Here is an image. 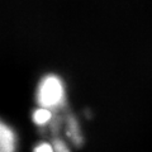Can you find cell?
<instances>
[{"label":"cell","mask_w":152,"mask_h":152,"mask_svg":"<svg viewBox=\"0 0 152 152\" xmlns=\"http://www.w3.org/2000/svg\"><path fill=\"white\" fill-rule=\"evenodd\" d=\"M32 119L34 122V124L41 128H45L53 121V112L50 110V109L38 107L37 109H34V112L32 114Z\"/></svg>","instance_id":"cell-4"},{"label":"cell","mask_w":152,"mask_h":152,"mask_svg":"<svg viewBox=\"0 0 152 152\" xmlns=\"http://www.w3.org/2000/svg\"><path fill=\"white\" fill-rule=\"evenodd\" d=\"M18 137L13 128L0 119V152H17Z\"/></svg>","instance_id":"cell-2"},{"label":"cell","mask_w":152,"mask_h":152,"mask_svg":"<svg viewBox=\"0 0 152 152\" xmlns=\"http://www.w3.org/2000/svg\"><path fill=\"white\" fill-rule=\"evenodd\" d=\"M66 134L71 140V142L76 146H79L83 142L79 123L72 115H67V118H66Z\"/></svg>","instance_id":"cell-3"},{"label":"cell","mask_w":152,"mask_h":152,"mask_svg":"<svg viewBox=\"0 0 152 152\" xmlns=\"http://www.w3.org/2000/svg\"><path fill=\"white\" fill-rule=\"evenodd\" d=\"M36 100L38 107L57 112L66 104L65 84L57 75L48 74L41 79L37 86Z\"/></svg>","instance_id":"cell-1"},{"label":"cell","mask_w":152,"mask_h":152,"mask_svg":"<svg viewBox=\"0 0 152 152\" xmlns=\"http://www.w3.org/2000/svg\"><path fill=\"white\" fill-rule=\"evenodd\" d=\"M33 152H55V150L50 142H39L38 145L34 146Z\"/></svg>","instance_id":"cell-6"},{"label":"cell","mask_w":152,"mask_h":152,"mask_svg":"<svg viewBox=\"0 0 152 152\" xmlns=\"http://www.w3.org/2000/svg\"><path fill=\"white\" fill-rule=\"evenodd\" d=\"M51 143H52V146H53L55 152H71L70 148H69V146L65 143V141L58 138V137H55V138H52Z\"/></svg>","instance_id":"cell-5"}]
</instances>
